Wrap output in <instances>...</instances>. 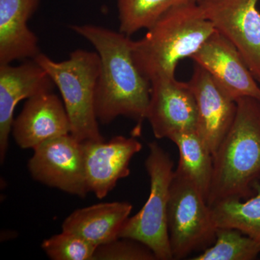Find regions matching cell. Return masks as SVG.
Masks as SVG:
<instances>
[{"label": "cell", "mask_w": 260, "mask_h": 260, "mask_svg": "<svg viewBox=\"0 0 260 260\" xmlns=\"http://www.w3.org/2000/svg\"><path fill=\"white\" fill-rule=\"evenodd\" d=\"M194 0H116L119 31L133 35L148 29L168 10Z\"/></svg>", "instance_id": "19"}, {"label": "cell", "mask_w": 260, "mask_h": 260, "mask_svg": "<svg viewBox=\"0 0 260 260\" xmlns=\"http://www.w3.org/2000/svg\"><path fill=\"white\" fill-rule=\"evenodd\" d=\"M198 107L197 131L213 155L232 126L237 114V102L218 88L206 70L195 64L188 82Z\"/></svg>", "instance_id": "14"}, {"label": "cell", "mask_w": 260, "mask_h": 260, "mask_svg": "<svg viewBox=\"0 0 260 260\" xmlns=\"http://www.w3.org/2000/svg\"><path fill=\"white\" fill-rule=\"evenodd\" d=\"M93 260H157L153 251L143 243L119 237L98 246Z\"/></svg>", "instance_id": "22"}, {"label": "cell", "mask_w": 260, "mask_h": 260, "mask_svg": "<svg viewBox=\"0 0 260 260\" xmlns=\"http://www.w3.org/2000/svg\"><path fill=\"white\" fill-rule=\"evenodd\" d=\"M40 0H0V65L34 59L41 53L28 21Z\"/></svg>", "instance_id": "15"}, {"label": "cell", "mask_w": 260, "mask_h": 260, "mask_svg": "<svg viewBox=\"0 0 260 260\" xmlns=\"http://www.w3.org/2000/svg\"><path fill=\"white\" fill-rule=\"evenodd\" d=\"M259 0L197 2L217 32L232 43L260 85Z\"/></svg>", "instance_id": "8"}, {"label": "cell", "mask_w": 260, "mask_h": 260, "mask_svg": "<svg viewBox=\"0 0 260 260\" xmlns=\"http://www.w3.org/2000/svg\"><path fill=\"white\" fill-rule=\"evenodd\" d=\"M145 166L150 178V194L142 209L129 217L119 237L135 239L148 246L157 260L173 259L169 229L168 205L174 177V161L155 142L148 144Z\"/></svg>", "instance_id": "5"}, {"label": "cell", "mask_w": 260, "mask_h": 260, "mask_svg": "<svg viewBox=\"0 0 260 260\" xmlns=\"http://www.w3.org/2000/svg\"><path fill=\"white\" fill-rule=\"evenodd\" d=\"M173 259H182L213 244L217 229L206 199L190 179L174 171L168 205Z\"/></svg>", "instance_id": "6"}, {"label": "cell", "mask_w": 260, "mask_h": 260, "mask_svg": "<svg viewBox=\"0 0 260 260\" xmlns=\"http://www.w3.org/2000/svg\"><path fill=\"white\" fill-rule=\"evenodd\" d=\"M146 119L157 139L169 138L198 128L196 100L189 83L175 77H160L150 81Z\"/></svg>", "instance_id": "9"}, {"label": "cell", "mask_w": 260, "mask_h": 260, "mask_svg": "<svg viewBox=\"0 0 260 260\" xmlns=\"http://www.w3.org/2000/svg\"><path fill=\"white\" fill-rule=\"evenodd\" d=\"M133 205L126 202L99 203L75 210L65 218L62 232L75 234L95 246L115 240Z\"/></svg>", "instance_id": "16"}, {"label": "cell", "mask_w": 260, "mask_h": 260, "mask_svg": "<svg viewBox=\"0 0 260 260\" xmlns=\"http://www.w3.org/2000/svg\"><path fill=\"white\" fill-rule=\"evenodd\" d=\"M83 145L89 190L99 199L107 197L118 181L129 175L130 162L143 148L135 136L84 142Z\"/></svg>", "instance_id": "11"}, {"label": "cell", "mask_w": 260, "mask_h": 260, "mask_svg": "<svg viewBox=\"0 0 260 260\" xmlns=\"http://www.w3.org/2000/svg\"><path fill=\"white\" fill-rule=\"evenodd\" d=\"M70 132L64 103L52 91L27 99L12 126V134L18 146L32 150L48 140L69 135Z\"/></svg>", "instance_id": "13"}, {"label": "cell", "mask_w": 260, "mask_h": 260, "mask_svg": "<svg viewBox=\"0 0 260 260\" xmlns=\"http://www.w3.org/2000/svg\"><path fill=\"white\" fill-rule=\"evenodd\" d=\"M208 72L218 88L234 102L244 98L260 100V85L232 42L215 31L191 56Z\"/></svg>", "instance_id": "10"}, {"label": "cell", "mask_w": 260, "mask_h": 260, "mask_svg": "<svg viewBox=\"0 0 260 260\" xmlns=\"http://www.w3.org/2000/svg\"><path fill=\"white\" fill-rule=\"evenodd\" d=\"M70 29L93 46L100 57L101 68L95 90L98 121L109 124L119 116L138 122L139 135L146 119L151 83L140 73L132 54L129 36L92 24L71 25Z\"/></svg>", "instance_id": "1"}, {"label": "cell", "mask_w": 260, "mask_h": 260, "mask_svg": "<svg viewBox=\"0 0 260 260\" xmlns=\"http://www.w3.org/2000/svg\"><path fill=\"white\" fill-rule=\"evenodd\" d=\"M34 151L28 167L34 180L80 198L90 192L83 143L70 134L61 135L44 142Z\"/></svg>", "instance_id": "7"}, {"label": "cell", "mask_w": 260, "mask_h": 260, "mask_svg": "<svg viewBox=\"0 0 260 260\" xmlns=\"http://www.w3.org/2000/svg\"><path fill=\"white\" fill-rule=\"evenodd\" d=\"M169 140L179 150L177 170L190 179L208 200L213 174V155L209 147L197 130L177 133Z\"/></svg>", "instance_id": "17"}, {"label": "cell", "mask_w": 260, "mask_h": 260, "mask_svg": "<svg viewBox=\"0 0 260 260\" xmlns=\"http://www.w3.org/2000/svg\"><path fill=\"white\" fill-rule=\"evenodd\" d=\"M260 244L234 229H217L215 242L193 260H253Z\"/></svg>", "instance_id": "20"}, {"label": "cell", "mask_w": 260, "mask_h": 260, "mask_svg": "<svg viewBox=\"0 0 260 260\" xmlns=\"http://www.w3.org/2000/svg\"><path fill=\"white\" fill-rule=\"evenodd\" d=\"M54 82L34 59L13 66L0 65V160L4 164L15 109L20 101L52 91Z\"/></svg>", "instance_id": "12"}, {"label": "cell", "mask_w": 260, "mask_h": 260, "mask_svg": "<svg viewBox=\"0 0 260 260\" xmlns=\"http://www.w3.org/2000/svg\"><path fill=\"white\" fill-rule=\"evenodd\" d=\"M195 2H199L200 0H194Z\"/></svg>", "instance_id": "23"}, {"label": "cell", "mask_w": 260, "mask_h": 260, "mask_svg": "<svg viewBox=\"0 0 260 260\" xmlns=\"http://www.w3.org/2000/svg\"><path fill=\"white\" fill-rule=\"evenodd\" d=\"M255 194L248 199L222 200L210 207L216 229H237L260 244V182Z\"/></svg>", "instance_id": "18"}, {"label": "cell", "mask_w": 260, "mask_h": 260, "mask_svg": "<svg viewBox=\"0 0 260 260\" xmlns=\"http://www.w3.org/2000/svg\"><path fill=\"white\" fill-rule=\"evenodd\" d=\"M42 247L53 260H93L97 246L75 234L61 232L45 239Z\"/></svg>", "instance_id": "21"}, {"label": "cell", "mask_w": 260, "mask_h": 260, "mask_svg": "<svg viewBox=\"0 0 260 260\" xmlns=\"http://www.w3.org/2000/svg\"><path fill=\"white\" fill-rule=\"evenodd\" d=\"M237 105L234 122L213 155L210 206L251 198L260 180V100L244 98Z\"/></svg>", "instance_id": "2"}, {"label": "cell", "mask_w": 260, "mask_h": 260, "mask_svg": "<svg viewBox=\"0 0 260 260\" xmlns=\"http://www.w3.org/2000/svg\"><path fill=\"white\" fill-rule=\"evenodd\" d=\"M216 31L197 2L168 10L132 42V54L140 73L151 81L175 77L179 61L194 55Z\"/></svg>", "instance_id": "3"}, {"label": "cell", "mask_w": 260, "mask_h": 260, "mask_svg": "<svg viewBox=\"0 0 260 260\" xmlns=\"http://www.w3.org/2000/svg\"><path fill=\"white\" fill-rule=\"evenodd\" d=\"M60 91L71 125L70 135L80 143L104 140L95 111L101 61L96 51L78 49L69 58L55 61L41 52L34 59Z\"/></svg>", "instance_id": "4"}]
</instances>
